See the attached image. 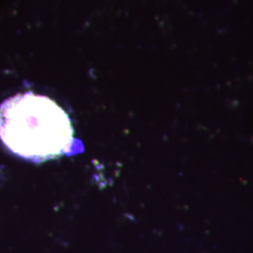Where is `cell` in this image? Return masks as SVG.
Masks as SVG:
<instances>
[{
	"mask_svg": "<svg viewBox=\"0 0 253 253\" xmlns=\"http://www.w3.org/2000/svg\"><path fill=\"white\" fill-rule=\"evenodd\" d=\"M0 140L18 157L44 162L72 149L73 125L52 99L33 92L21 93L0 105Z\"/></svg>",
	"mask_w": 253,
	"mask_h": 253,
	"instance_id": "cell-1",
	"label": "cell"
}]
</instances>
